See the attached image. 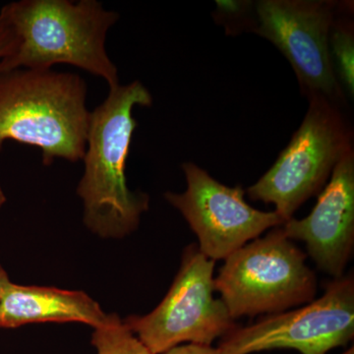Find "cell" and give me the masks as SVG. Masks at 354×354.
Returning <instances> with one entry per match:
<instances>
[{
  "label": "cell",
  "instance_id": "obj_17",
  "mask_svg": "<svg viewBox=\"0 0 354 354\" xmlns=\"http://www.w3.org/2000/svg\"><path fill=\"white\" fill-rule=\"evenodd\" d=\"M10 279L7 276L6 270L0 265V302H1L2 297H3L4 293H6L7 288L10 285Z\"/></svg>",
  "mask_w": 354,
  "mask_h": 354
},
{
  "label": "cell",
  "instance_id": "obj_16",
  "mask_svg": "<svg viewBox=\"0 0 354 354\" xmlns=\"http://www.w3.org/2000/svg\"><path fill=\"white\" fill-rule=\"evenodd\" d=\"M216 6H218V12L232 17L243 12L246 4L239 1H216Z\"/></svg>",
  "mask_w": 354,
  "mask_h": 354
},
{
  "label": "cell",
  "instance_id": "obj_14",
  "mask_svg": "<svg viewBox=\"0 0 354 354\" xmlns=\"http://www.w3.org/2000/svg\"><path fill=\"white\" fill-rule=\"evenodd\" d=\"M17 46V37L11 25L0 15V60L10 57Z\"/></svg>",
  "mask_w": 354,
  "mask_h": 354
},
{
  "label": "cell",
  "instance_id": "obj_12",
  "mask_svg": "<svg viewBox=\"0 0 354 354\" xmlns=\"http://www.w3.org/2000/svg\"><path fill=\"white\" fill-rule=\"evenodd\" d=\"M330 59L342 90L353 97L354 94V32L349 19L334 20L330 30Z\"/></svg>",
  "mask_w": 354,
  "mask_h": 354
},
{
  "label": "cell",
  "instance_id": "obj_9",
  "mask_svg": "<svg viewBox=\"0 0 354 354\" xmlns=\"http://www.w3.org/2000/svg\"><path fill=\"white\" fill-rule=\"evenodd\" d=\"M187 183L183 193L167 192V201L178 209L197 235L200 252L209 260L228 256L285 221L276 212L253 208L241 186L230 187L193 162H184Z\"/></svg>",
  "mask_w": 354,
  "mask_h": 354
},
{
  "label": "cell",
  "instance_id": "obj_3",
  "mask_svg": "<svg viewBox=\"0 0 354 354\" xmlns=\"http://www.w3.org/2000/svg\"><path fill=\"white\" fill-rule=\"evenodd\" d=\"M87 86L77 74L53 70L0 72V152L6 141L41 151L43 164L83 160L91 113Z\"/></svg>",
  "mask_w": 354,
  "mask_h": 354
},
{
  "label": "cell",
  "instance_id": "obj_5",
  "mask_svg": "<svg viewBox=\"0 0 354 354\" xmlns=\"http://www.w3.org/2000/svg\"><path fill=\"white\" fill-rule=\"evenodd\" d=\"M301 125L274 165L247 188L255 201L274 204L283 221L325 187L333 169L353 147V131L341 106L323 95L308 97Z\"/></svg>",
  "mask_w": 354,
  "mask_h": 354
},
{
  "label": "cell",
  "instance_id": "obj_6",
  "mask_svg": "<svg viewBox=\"0 0 354 354\" xmlns=\"http://www.w3.org/2000/svg\"><path fill=\"white\" fill-rule=\"evenodd\" d=\"M215 263L200 252L197 244H191L157 308L124 320L151 353L164 354L184 342L212 346L216 339L236 329L227 306L215 297Z\"/></svg>",
  "mask_w": 354,
  "mask_h": 354
},
{
  "label": "cell",
  "instance_id": "obj_18",
  "mask_svg": "<svg viewBox=\"0 0 354 354\" xmlns=\"http://www.w3.org/2000/svg\"><path fill=\"white\" fill-rule=\"evenodd\" d=\"M6 194H4L3 190H2L1 186H0V209H1L2 206L6 204Z\"/></svg>",
  "mask_w": 354,
  "mask_h": 354
},
{
  "label": "cell",
  "instance_id": "obj_13",
  "mask_svg": "<svg viewBox=\"0 0 354 354\" xmlns=\"http://www.w3.org/2000/svg\"><path fill=\"white\" fill-rule=\"evenodd\" d=\"M92 344L97 354H152L116 314H111L108 322L95 328Z\"/></svg>",
  "mask_w": 354,
  "mask_h": 354
},
{
  "label": "cell",
  "instance_id": "obj_15",
  "mask_svg": "<svg viewBox=\"0 0 354 354\" xmlns=\"http://www.w3.org/2000/svg\"><path fill=\"white\" fill-rule=\"evenodd\" d=\"M164 354H218V349L213 346H199V344H181L171 348Z\"/></svg>",
  "mask_w": 354,
  "mask_h": 354
},
{
  "label": "cell",
  "instance_id": "obj_8",
  "mask_svg": "<svg viewBox=\"0 0 354 354\" xmlns=\"http://www.w3.org/2000/svg\"><path fill=\"white\" fill-rule=\"evenodd\" d=\"M335 6L321 0H261L252 30L285 55L307 97L323 95L342 108L344 92L329 48Z\"/></svg>",
  "mask_w": 354,
  "mask_h": 354
},
{
  "label": "cell",
  "instance_id": "obj_7",
  "mask_svg": "<svg viewBox=\"0 0 354 354\" xmlns=\"http://www.w3.org/2000/svg\"><path fill=\"white\" fill-rule=\"evenodd\" d=\"M354 337L353 274L334 279L322 297L300 308L265 316L223 337L218 354H251L291 348L301 354H327Z\"/></svg>",
  "mask_w": 354,
  "mask_h": 354
},
{
  "label": "cell",
  "instance_id": "obj_19",
  "mask_svg": "<svg viewBox=\"0 0 354 354\" xmlns=\"http://www.w3.org/2000/svg\"><path fill=\"white\" fill-rule=\"evenodd\" d=\"M344 354H354L353 348L348 349V351H346V353H344Z\"/></svg>",
  "mask_w": 354,
  "mask_h": 354
},
{
  "label": "cell",
  "instance_id": "obj_10",
  "mask_svg": "<svg viewBox=\"0 0 354 354\" xmlns=\"http://www.w3.org/2000/svg\"><path fill=\"white\" fill-rule=\"evenodd\" d=\"M283 232L306 244L317 267L334 279L344 277L354 247V152L349 150L333 169L310 215L286 221Z\"/></svg>",
  "mask_w": 354,
  "mask_h": 354
},
{
  "label": "cell",
  "instance_id": "obj_4",
  "mask_svg": "<svg viewBox=\"0 0 354 354\" xmlns=\"http://www.w3.org/2000/svg\"><path fill=\"white\" fill-rule=\"evenodd\" d=\"M215 290L235 321L309 304L315 299L317 278L306 254L278 227L228 256Z\"/></svg>",
  "mask_w": 354,
  "mask_h": 354
},
{
  "label": "cell",
  "instance_id": "obj_1",
  "mask_svg": "<svg viewBox=\"0 0 354 354\" xmlns=\"http://www.w3.org/2000/svg\"><path fill=\"white\" fill-rule=\"evenodd\" d=\"M153 99L139 81L109 88L108 97L91 113L83 160L85 172L79 183L84 221L102 237H120L138 227L149 208V197L128 188L125 169L137 121L134 106H150Z\"/></svg>",
  "mask_w": 354,
  "mask_h": 354
},
{
  "label": "cell",
  "instance_id": "obj_2",
  "mask_svg": "<svg viewBox=\"0 0 354 354\" xmlns=\"http://www.w3.org/2000/svg\"><path fill=\"white\" fill-rule=\"evenodd\" d=\"M17 46L0 60V72L50 70L69 64L101 77L109 88L120 85L116 65L106 50L109 30L120 18L95 0H21L2 7Z\"/></svg>",
  "mask_w": 354,
  "mask_h": 354
},
{
  "label": "cell",
  "instance_id": "obj_11",
  "mask_svg": "<svg viewBox=\"0 0 354 354\" xmlns=\"http://www.w3.org/2000/svg\"><path fill=\"white\" fill-rule=\"evenodd\" d=\"M109 315L82 291L25 286L10 283L0 302V328L26 324L79 322L99 328Z\"/></svg>",
  "mask_w": 354,
  "mask_h": 354
}]
</instances>
